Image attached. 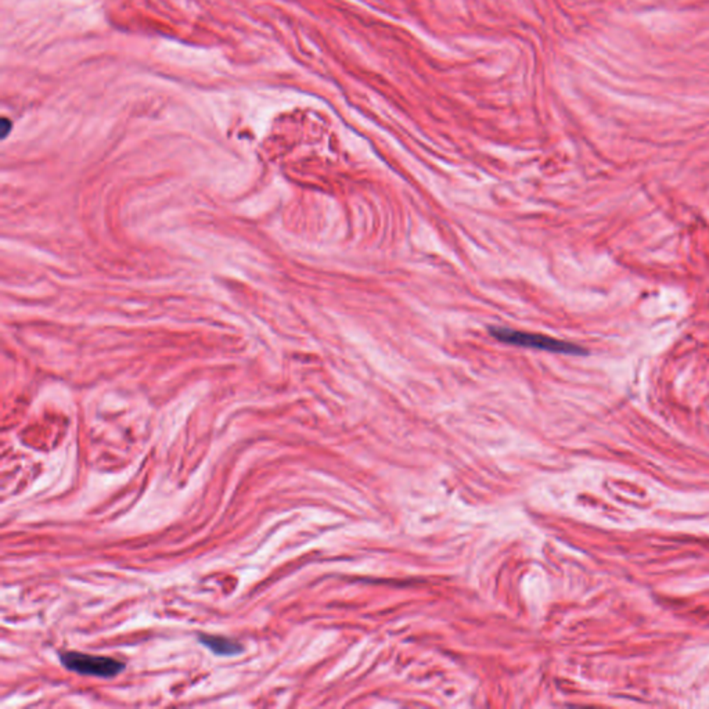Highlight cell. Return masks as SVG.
<instances>
[{"instance_id": "2", "label": "cell", "mask_w": 709, "mask_h": 709, "mask_svg": "<svg viewBox=\"0 0 709 709\" xmlns=\"http://www.w3.org/2000/svg\"><path fill=\"white\" fill-rule=\"evenodd\" d=\"M63 666L71 672L83 676L111 679L125 669V664L113 657L90 655L83 652L67 651L60 654Z\"/></svg>"}, {"instance_id": "1", "label": "cell", "mask_w": 709, "mask_h": 709, "mask_svg": "<svg viewBox=\"0 0 709 709\" xmlns=\"http://www.w3.org/2000/svg\"><path fill=\"white\" fill-rule=\"evenodd\" d=\"M491 334L496 338L497 341L504 343L507 345L539 350V351H546V352H552V354H586V351L576 344L563 341V340H557L553 337H547L543 334L518 331V330H511L507 327H494V329H491Z\"/></svg>"}, {"instance_id": "3", "label": "cell", "mask_w": 709, "mask_h": 709, "mask_svg": "<svg viewBox=\"0 0 709 709\" xmlns=\"http://www.w3.org/2000/svg\"><path fill=\"white\" fill-rule=\"evenodd\" d=\"M199 641L207 647L210 651H213L215 655H223V657H231L237 655L243 651V645L233 640V638H224V636H213V635H206L201 633L199 636Z\"/></svg>"}]
</instances>
